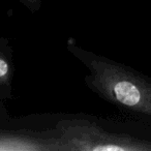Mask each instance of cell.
Wrapping results in <instances>:
<instances>
[{
    "instance_id": "cell-1",
    "label": "cell",
    "mask_w": 151,
    "mask_h": 151,
    "mask_svg": "<svg viewBox=\"0 0 151 151\" xmlns=\"http://www.w3.org/2000/svg\"><path fill=\"white\" fill-rule=\"evenodd\" d=\"M93 84L113 103L151 117V78L128 67L107 61H94Z\"/></svg>"
},
{
    "instance_id": "cell-2",
    "label": "cell",
    "mask_w": 151,
    "mask_h": 151,
    "mask_svg": "<svg viewBox=\"0 0 151 151\" xmlns=\"http://www.w3.org/2000/svg\"><path fill=\"white\" fill-rule=\"evenodd\" d=\"M9 73V65L3 59L0 58V78L4 77Z\"/></svg>"
}]
</instances>
